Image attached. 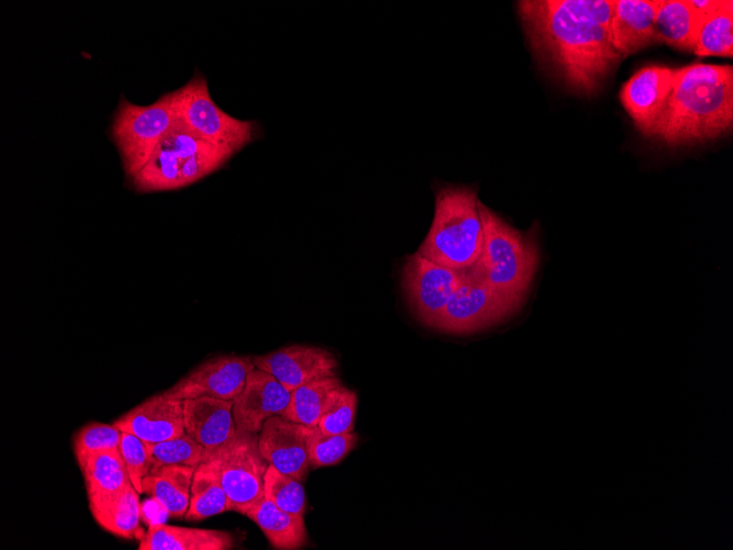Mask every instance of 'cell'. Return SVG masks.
<instances>
[{"label":"cell","mask_w":733,"mask_h":550,"mask_svg":"<svg viewBox=\"0 0 733 550\" xmlns=\"http://www.w3.org/2000/svg\"><path fill=\"white\" fill-rule=\"evenodd\" d=\"M614 0H525L518 13L537 58L573 91L594 93L621 58L610 40Z\"/></svg>","instance_id":"cell-1"},{"label":"cell","mask_w":733,"mask_h":550,"mask_svg":"<svg viewBox=\"0 0 733 550\" xmlns=\"http://www.w3.org/2000/svg\"><path fill=\"white\" fill-rule=\"evenodd\" d=\"M733 124V67L692 64L676 68L672 91L651 137L668 145L706 142Z\"/></svg>","instance_id":"cell-2"},{"label":"cell","mask_w":733,"mask_h":550,"mask_svg":"<svg viewBox=\"0 0 733 550\" xmlns=\"http://www.w3.org/2000/svg\"><path fill=\"white\" fill-rule=\"evenodd\" d=\"M483 244L476 190L465 186L439 188L431 226L416 252L441 266L462 270L477 262Z\"/></svg>","instance_id":"cell-3"},{"label":"cell","mask_w":733,"mask_h":550,"mask_svg":"<svg viewBox=\"0 0 733 550\" xmlns=\"http://www.w3.org/2000/svg\"><path fill=\"white\" fill-rule=\"evenodd\" d=\"M234 155L193 133L179 119L131 179L138 192L184 188L219 169Z\"/></svg>","instance_id":"cell-4"},{"label":"cell","mask_w":733,"mask_h":550,"mask_svg":"<svg viewBox=\"0 0 733 550\" xmlns=\"http://www.w3.org/2000/svg\"><path fill=\"white\" fill-rule=\"evenodd\" d=\"M484 244L475 263L495 290L526 298L539 266V247L531 231L512 227L478 200Z\"/></svg>","instance_id":"cell-5"},{"label":"cell","mask_w":733,"mask_h":550,"mask_svg":"<svg viewBox=\"0 0 733 550\" xmlns=\"http://www.w3.org/2000/svg\"><path fill=\"white\" fill-rule=\"evenodd\" d=\"M177 119L170 92L149 105H137L122 97L111 136L129 180L145 166Z\"/></svg>","instance_id":"cell-6"},{"label":"cell","mask_w":733,"mask_h":550,"mask_svg":"<svg viewBox=\"0 0 733 550\" xmlns=\"http://www.w3.org/2000/svg\"><path fill=\"white\" fill-rule=\"evenodd\" d=\"M178 119L201 138L238 153L257 136L252 121L236 119L212 99L204 76L195 72L181 88L171 91Z\"/></svg>","instance_id":"cell-7"},{"label":"cell","mask_w":733,"mask_h":550,"mask_svg":"<svg viewBox=\"0 0 733 550\" xmlns=\"http://www.w3.org/2000/svg\"><path fill=\"white\" fill-rule=\"evenodd\" d=\"M525 299L492 288L474 265L464 270L462 283L432 327L452 334L488 328L515 314Z\"/></svg>","instance_id":"cell-8"},{"label":"cell","mask_w":733,"mask_h":550,"mask_svg":"<svg viewBox=\"0 0 733 550\" xmlns=\"http://www.w3.org/2000/svg\"><path fill=\"white\" fill-rule=\"evenodd\" d=\"M203 461L213 465L228 497L230 510L246 515L263 497V475L268 462L259 451L258 434L236 431L221 447L204 450Z\"/></svg>","instance_id":"cell-9"},{"label":"cell","mask_w":733,"mask_h":550,"mask_svg":"<svg viewBox=\"0 0 733 550\" xmlns=\"http://www.w3.org/2000/svg\"><path fill=\"white\" fill-rule=\"evenodd\" d=\"M464 270L441 266L417 252L405 259L402 284L416 317L432 327L446 304L458 290Z\"/></svg>","instance_id":"cell-10"},{"label":"cell","mask_w":733,"mask_h":550,"mask_svg":"<svg viewBox=\"0 0 733 550\" xmlns=\"http://www.w3.org/2000/svg\"><path fill=\"white\" fill-rule=\"evenodd\" d=\"M255 368L249 356L213 357L196 366L162 394L181 401L196 397L233 401L241 392L248 373Z\"/></svg>","instance_id":"cell-11"},{"label":"cell","mask_w":733,"mask_h":550,"mask_svg":"<svg viewBox=\"0 0 733 550\" xmlns=\"http://www.w3.org/2000/svg\"><path fill=\"white\" fill-rule=\"evenodd\" d=\"M676 68L651 65L639 69L620 90V101L636 128L651 137L673 88Z\"/></svg>","instance_id":"cell-12"},{"label":"cell","mask_w":733,"mask_h":550,"mask_svg":"<svg viewBox=\"0 0 733 550\" xmlns=\"http://www.w3.org/2000/svg\"><path fill=\"white\" fill-rule=\"evenodd\" d=\"M255 367L273 375L289 391L336 375L337 360L328 350L292 345L252 357Z\"/></svg>","instance_id":"cell-13"},{"label":"cell","mask_w":733,"mask_h":550,"mask_svg":"<svg viewBox=\"0 0 733 550\" xmlns=\"http://www.w3.org/2000/svg\"><path fill=\"white\" fill-rule=\"evenodd\" d=\"M291 391L273 375L252 369L241 392L233 400L236 431L259 434L264 422L281 415L290 402Z\"/></svg>","instance_id":"cell-14"},{"label":"cell","mask_w":733,"mask_h":550,"mask_svg":"<svg viewBox=\"0 0 733 550\" xmlns=\"http://www.w3.org/2000/svg\"><path fill=\"white\" fill-rule=\"evenodd\" d=\"M305 427L275 415L264 422L258 434L259 451L268 464L301 482L309 470Z\"/></svg>","instance_id":"cell-15"},{"label":"cell","mask_w":733,"mask_h":550,"mask_svg":"<svg viewBox=\"0 0 733 550\" xmlns=\"http://www.w3.org/2000/svg\"><path fill=\"white\" fill-rule=\"evenodd\" d=\"M122 431L145 444H157L184 434L182 401L155 394L113 422Z\"/></svg>","instance_id":"cell-16"},{"label":"cell","mask_w":733,"mask_h":550,"mask_svg":"<svg viewBox=\"0 0 733 550\" xmlns=\"http://www.w3.org/2000/svg\"><path fill=\"white\" fill-rule=\"evenodd\" d=\"M662 0H614L610 40L620 57L656 43L655 18Z\"/></svg>","instance_id":"cell-17"},{"label":"cell","mask_w":733,"mask_h":550,"mask_svg":"<svg viewBox=\"0 0 733 550\" xmlns=\"http://www.w3.org/2000/svg\"><path fill=\"white\" fill-rule=\"evenodd\" d=\"M184 433L205 450L221 447L235 433L233 401L196 397L182 400Z\"/></svg>","instance_id":"cell-18"},{"label":"cell","mask_w":733,"mask_h":550,"mask_svg":"<svg viewBox=\"0 0 733 550\" xmlns=\"http://www.w3.org/2000/svg\"><path fill=\"white\" fill-rule=\"evenodd\" d=\"M234 543L228 531L155 523L139 539L138 550H230Z\"/></svg>","instance_id":"cell-19"},{"label":"cell","mask_w":733,"mask_h":550,"mask_svg":"<svg viewBox=\"0 0 733 550\" xmlns=\"http://www.w3.org/2000/svg\"><path fill=\"white\" fill-rule=\"evenodd\" d=\"M94 520L108 532L124 539H140L139 493L129 482L117 493L89 502Z\"/></svg>","instance_id":"cell-20"},{"label":"cell","mask_w":733,"mask_h":550,"mask_svg":"<svg viewBox=\"0 0 733 550\" xmlns=\"http://www.w3.org/2000/svg\"><path fill=\"white\" fill-rule=\"evenodd\" d=\"M267 537L273 549L296 550L306 545L304 515L279 508L264 496L246 513Z\"/></svg>","instance_id":"cell-21"},{"label":"cell","mask_w":733,"mask_h":550,"mask_svg":"<svg viewBox=\"0 0 733 550\" xmlns=\"http://www.w3.org/2000/svg\"><path fill=\"white\" fill-rule=\"evenodd\" d=\"M196 465L171 464L150 471L143 480V493L150 495L169 516L184 517Z\"/></svg>","instance_id":"cell-22"},{"label":"cell","mask_w":733,"mask_h":550,"mask_svg":"<svg viewBox=\"0 0 733 550\" xmlns=\"http://www.w3.org/2000/svg\"><path fill=\"white\" fill-rule=\"evenodd\" d=\"M700 22L688 0H662L655 18L656 40L692 52Z\"/></svg>","instance_id":"cell-23"},{"label":"cell","mask_w":733,"mask_h":550,"mask_svg":"<svg viewBox=\"0 0 733 550\" xmlns=\"http://www.w3.org/2000/svg\"><path fill=\"white\" fill-rule=\"evenodd\" d=\"M79 468L89 502L111 496L131 482L119 449L93 453Z\"/></svg>","instance_id":"cell-24"},{"label":"cell","mask_w":733,"mask_h":550,"mask_svg":"<svg viewBox=\"0 0 733 550\" xmlns=\"http://www.w3.org/2000/svg\"><path fill=\"white\" fill-rule=\"evenodd\" d=\"M336 375L319 379L291 391L290 402L280 416L315 427L336 392L342 386Z\"/></svg>","instance_id":"cell-25"},{"label":"cell","mask_w":733,"mask_h":550,"mask_svg":"<svg viewBox=\"0 0 733 550\" xmlns=\"http://www.w3.org/2000/svg\"><path fill=\"white\" fill-rule=\"evenodd\" d=\"M229 510L228 497L213 465L206 461L199 463L192 479L189 508L183 518L187 521H201Z\"/></svg>","instance_id":"cell-26"},{"label":"cell","mask_w":733,"mask_h":550,"mask_svg":"<svg viewBox=\"0 0 733 550\" xmlns=\"http://www.w3.org/2000/svg\"><path fill=\"white\" fill-rule=\"evenodd\" d=\"M698 56L733 55V2L722 0L721 5L699 24L695 47Z\"/></svg>","instance_id":"cell-27"},{"label":"cell","mask_w":733,"mask_h":550,"mask_svg":"<svg viewBox=\"0 0 733 550\" xmlns=\"http://www.w3.org/2000/svg\"><path fill=\"white\" fill-rule=\"evenodd\" d=\"M306 449L311 468L332 465L340 462L358 444L356 433L328 434L317 426L305 427Z\"/></svg>","instance_id":"cell-28"},{"label":"cell","mask_w":733,"mask_h":550,"mask_svg":"<svg viewBox=\"0 0 733 550\" xmlns=\"http://www.w3.org/2000/svg\"><path fill=\"white\" fill-rule=\"evenodd\" d=\"M150 471L163 465H198L203 461L204 447L185 433L157 444H146Z\"/></svg>","instance_id":"cell-29"},{"label":"cell","mask_w":733,"mask_h":550,"mask_svg":"<svg viewBox=\"0 0 733 550\" xmlns=\"http://www.w3.org/2000/svg\"><path fill=\"white\" fill-rule=\"evenodd\" d=\"M263 496L286 512L304 515L306 509V496L301 481L271 464H268L263 475Z\"/></svg>","instance_id":"cell-30"},{"label":"cell","mask_w":733,"mask_h":550,"mask_svg":"<svg viewBox=\"0 0 733 550\" xmlns=\"http://www.w3.org/2000/svg\"><path fill=\"white\" fill-rule=\"evenodd\" d=\"M122 430L114 424L89 423L82 426L72 438V449L80 465L97 452L119 449Z\"/></svg>","instance_id":"cell-31"},{"label":"cell","mask_w":733,"mask_h":550,"mask_svg":"<svg viewBox=\"0 0 733 550\" xmlns=\"http://www.w3.org/2000/svg\"><path fill=\"white\" fill-rule=\"evenodd\" d=\"M358 397L354 391L341 386L323 413L317 427L328 434H346L353 430Z\"/></svg>","instance_id":"cell-32"},{"label":"cell","mask_w":733,"mask_h":550,"mask_svg":"<svg viewBox=\"0 0 733 550\" xmlns=\"http://www.w3.org/2000/svg\"><path fill=\"white\" fill-rule=\"evenodd\" d=\"M119 450L131 483L142 494L143 480L150 472L147 445L133 434L122 431Z\"/></svg>","instance_id":"cell-33"},{"label":"cell","mask_w":733,"mask_h":550,"mask_svg":"<svg viewBox=\"0 0 733 550\" xmlns=\"http://www.w3.org/2000/svg\"><path fill=\"white\" fill-rule=\"evenodd\" d=\"M696 14L702 20L713 13L722 3V0H688Z\"/></svg>","instance_id":"cell-34"}]
</instances>
